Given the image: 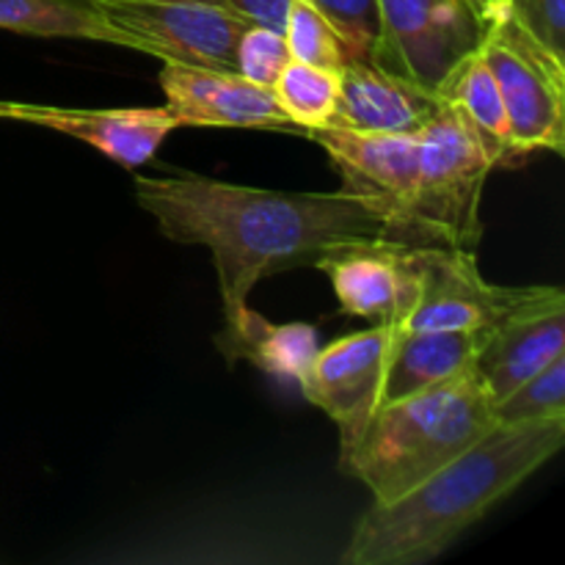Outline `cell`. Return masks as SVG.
<instances>
[{
  "instance_id": "cell-1",
  "label": "cell",
  "mask_w": 565,
  "mask_h": 565,
  "mask_svg": "<svg viewBox=\"0 0 565 565\" xmlns=\"http://www.w3.org/2000/svg\"><path fill=\"white\" fill-rule=\"evenodd\" d=\"M136 199L169 241L213 252L224 320L248 307V292L276 270L315 265L356 243H408L384 202L351 191L296 193L232 185L191 171L136 177Z\"/></svg>"
},
{
  "instance_id": "cell-2",
  "label": "cell",
  "mask_w": 565,
  "mask_h": 565,
  "mask_svg": "<svg viewBox=\"0 0 565 565\" xmlns=\"http://www.w3.org/2000/svg\"><path fill=\"white\" fill-rule=\"evenodd\" d=\"M565 445V417L494 425L417 489L373 502L353 530L345 565H423L450 550Z\"/></svg>"
},
{
  "instance_id": "cell-3",
  "label": "cell",
  "mask_w": 565,
  "mask_h": 565,
  "mask_svg": "<svg viewBox=\"0 0 565 565\" xmlns=\"http://www.w3.org/2000/svg\"><path fill=\"white\" fill-rule=\"evenodd\" d=\"M494 403L472 370L423 392L381 403L340 425V469L392 502L494 428Z\"/></svg>"
},
{
  "instance_id": "cell-4",
  "label": "cell",
  "mask_w": 565,
  "mask_h": 565,
  "mask_svg": "<svg viewBox=\"0 0 565 565\" xmlns=\"http://www.w3.org/2000/svg\"><path fill=\"white\" fill-rule=\"evenodd\" d=\"M494 154L467 116L441 99L434 119L419 130V180L412 221L423 246L475 252L483 237L480 202Z\"/></svg>"
},
{
  "instance_id": "cell-5",
  "label": "cell",
  "mask_w": 565,
  "mask_h": 565,
  "mask_svg": "<svg viewBox=\"0 0 565 565\" xmlns=\"http://www.w3.org/2000/svg\"><path fill=\"white\" fill-rule=\"evenodd\" d=\"M483 55L505 103L513 147L530 152H565V58L530 36L513 17L494 22Z\"/></svg>"
},
{
  "instance_id": "cell-6",
  "label": "cell",
  "mask_w": 565,
  "mask_h": 565,
  "mask_svg": "<svg viewBox=\"0 0 565 565\" xmlns=\"http://www.w3.org/2000/svg\"><path fill=\"white\" fill-rule=\"evenodd\" d=\"M414 298L403 329L480 331L541 298L550 285L502 287L480 274L475 252L452 246H406Z\"/></svg>"
},
{
  "instance_id": "cell-7",
  "label": "cell",
  "mask_w": 565,
  "mask_h": 565,
  "mask_svg": "<svg viewBox=\"0 0 565 565\" xmlns=\"http://www.w3.org/2000/svg\"><path fill=\"white\" fill-rule=\"evenodd\" d=\"M381 44L373 64L439 92L478 53L489 25L469 0H379Z\"/></svg>"
},
{
  "instance_id": "cell-8",
  "label": "cell",
  "mask_w": 565,
  "mask_h": 565,
  "mask_svg": "<svg viewBox=\"0 0 565 565\" xmlns=\"http://www.w3.org/2000/svg\"><path fill=\"white\" fill-rule=\"evenodd\" d=\"M130 39L132 50L163 64L235 70L246 20L207 0H92Z\"/></svg>"
},
{
  "instance_id": "cell-9",
  "label": "cell",
  "mask_w": 565,
  "mask_h": 565,
  "mask_svg": "<svg viewBox=\"0 0 565 565\" xmlns=\"http://www.w3.org/2000/svg\"><path fill=\"white\" fill-rule=\"evenodd\" d=\"M307 138L323 147L334 169L340 171L345 191L384 202L403 221L414 246H423L412 221L419 180V132L412 136L329 125L309 130Z\"/></svg>"
},
{
  "instance_id": "cell-10",
  "label": "cell",
  "mask_w": 565,
  "mask_h": 565,
  "mask_svg": "<svg viewBox=\"0 0 565 565\" xmlns=\"http://www.w3.org/2000/svg\"><path fill=\"white\" fill-rule=\"evenodd\" d=\"M565 353V292L546 287L541 298L508 315L500 323L478 334L469 370L491 403L502 401L513 390L550 367Z\"/></svg>"
},
{
  "instance_id": "cell-11",
  "label": "cell",
  "mask_w": 565,
  "mask_h": 565,
  "mask_svg": "<svg viewBox=\"0 0 565 565\" xmlns=\"http://www.w3.org/2000/svg\"><path fill=\"white\" fill-rule=\"evenodd\" d=\"M166 108L180 127H243V130L301 132L276 103L274 88L257 86L235 70L163 64Z\"/></svg>"
},
{
  "instance_id": "cell-12",
  "label": "cell",
  "mask_w": 565,
  "mask_h": 565,
  "mask_svg": "<svg viewBox=\"0 0 565 565\" xmlns=\"http://www.w3.org/2000/svg\"><path fill=\"white\" fill-rule=\"evenodd\" d=\"M0 116L47 127L88 143L121 169L149 163L160 143L180 130L166 105L160 108H58L36 103H0Z\"/></svg>"
},
{
  "instance_id": "cell-13",
  "label": "cell",
  "mask_w": 565,
  "mask_h": 565,
  "mask_svg": "<svg viewBox=\"0 0 565 565\" xmlns=\"http://www.w3.org/2000/svg\"><path fill=\"white\" fill-rule=\"evenodd\" d=\"M392 337L395 323H375L373 329L340 337L318 348L312 364L298 381L303 397L329 414L337 425L362 417L379 403Z\"/></svg>"
},
{
  "instance_id": "cell-14",
  "label": "cell",
  "mask_w": 565,
  "mask_h": 565,
  "mask_svg": "<svg viewBox=\"0 0 565 565\" xmlns=\"http://www.w3.org/2000/svg\"><path fill=\"white\" fill-rule=\"evenodd\" d=\"M406 246L408 243L342 246L323 254L315 268L331 279L342 312L401 326L414 298V279L403 254Z\"/></svg>"
},
{
  "instance_id": "cell-15",
  "label": "cell",
  "mask_w": 565,
  "mask_h": 565,
  "mask_svg": "<svg viewBox=\"0 0 565 565\" xmlns=\"http://www.w3.org/2000/svg\"><path fill=\"white\" fill-rule=\"evenodd\" d=\"M439 108L441 97L434 88L367 58H345L340 66V103L331 125L417 136Z\"/></svg>"
},
{
  "instance_id": "cell-16",
  "label": "cell",
  "mask_w": 565,
  "mask_h": 565,
  "mask_svg": "<svg viewBox=\"0 0 565 565\" xmlns=\"http://www.w3.org/2000/svg\"><path fill=\"white\" fill-rule=\"evenodd\" d=\"M475 351H478V334H472V331L403 329V326H395V337H392L375 406L401 401V397L423 392L428 386L445 384V381L467 373Z\"/></svg>"
},
{
  "instance_id": "cell-17",
  "label": "cell",
  "mask_w": 565,
  "mask_h": 565,
  "mask_svg": "<svg viewBox=\"0 0 565 565\" xmlns=\"http://www.w3.org/2000/svg\"><path fill=\"white\" fill-rule=\"evenodd\" d=\"M215 342L230 362L243 359V362L257 364L263 373L296 381V384L303 379L320 348L318 331L309 323H270L252 307L226 323Z\"/></svg>"
},
{
  "instance_id": "cell-18",
  "label": "cell",
  "mask_w": 565,
  "mask_h": 565,
  "mask_svg": "<svg viewBox=\"0 0 565 565\" xmlns=\"http://www.w3.org/2000/svg\"><path fill=\"white\" fill-rule=\"evenodd\" d=\"M480 47H483V44H480ZM439 97L456 105V108L467 116L469 125L478 130V136L483 138L489 152L494 154L497 169L522 163L524 158L516 152V147H513L500 86H497V77L494 72H491L489 61H486L483 50L472 53L467 61H461V64L452 70V75L441 83Z\"/></svg>"
},
{
  "instance_id": "cell-19",
  "label": "cell",
  "mask_w": 565,
  "mask_h": 565,
  "mask_svg": "<svg viewBox=\"0 0 565 565\" xmlns=\"http://www.w3.org/2000/svg\"><path fill=\"white\" fill-rule=\"evenodd\" d=\"M0 28L25 36L88 39L130 47V39L110 25L92 0H0Z\"/></svg>"
},
{
  "instance_id": "cell-20",
  "label": "cell",
  "mask_w": 565,
  "mask_h": 565,
  "mask_svg": "<svg viewBox=\"0 0 565 565\" xmlns=\"http://www.w3.org/2000/svg\"><path fill=\"white\" fill-rule=\"evenodd\" d=\"M274 94L287 119L307 136L309 130L329 127L340 103V72L290 58L276 77Z\"/></svg>"
},
{
  "instance_id": "cell-21",
  "label": "cell",
  "mask_w": 565,
  "mask_h": 565,
  "mask_svg": "<svg viewBox=\"0 0 565 565\" xmlns=\"http://www.w3.org/2000/svg\"><path fill=\"white\" fill-rule=\"evenodd\" d=\"M565 417V353L519 390L494 403L497 425L544 423Z\"/></svg>"
},
{
  "instance_id": "cell-22",
  "label": "cell",
  "mask_w": 565,
  "mask_h": 565,
  "mask_svg": "<svg viewBox=\"0 0 565 565\" xmlns=\"http://www.w3.org/2000/svg\"><path fill=\"white\" fill-rule=\"evenodd\" d=\"M285 39L287 47H290V58L303 61V64L340 72V66L348 58L337 31L312 0H290Z\"/></svg>"
},
{
  "instance_id": "cell-23",
  "label": "cell",
  "mask_w": 565,
  "mask_h": 565,
  "mask_svg": "<svg viewBox=\"0 0 565 565\" xmlns=\"http://www.w3.org/2000/svg\"><path fill=\"white\" fill-rule=\"evenodd\" d=\"M340 36L348 58L373 61L381 44L379 0H312Z\"/></svg>"
},
{
  "instance_id": "cell-24",
  "label": "cell",
  "mask_w": 565,
  "mask_h": 565,
  "mask_svg": "<svg viewBox=\"0 0 565 565\" xmlns=\"http://www.w3.org/2000/svg\"><path fill=\"white\" fill-rule=\"evenodd\" d=\"M287 61H290V47H287L285 31L265 25H248L243 31L235 50V72H241L246 81L274 88Z\"/></svg>"
},
{
  "instance_id": "cell-25",
  "label": "cell",
  "mask_w": 565,
  "mask_h": 565,
  "mask_svg": "<svg viewBox=\"0 0 565 565\" xmlns=\"http://www.w3.org/2000/svg\"><path fill=\"white\" fill-rule=\"evenodd\" d=\"M511 17L546 50L565 58V0H511Z\"/></svg>"
},
{
  "instance_id": "cell-26",
  "label": "cell",
  "mask_w": 565,
  "mask_h": 565,
  "mask_svg": "<svg viewBox=\"0 0 565 565\" xmlns=\"http://www.w3.org/2000/svg\"><path fill=\"white\" fill-rule=\"evenodd\" d=\"M218 6L230 9L241 20H246L248 25H265L276 28V31H285L290 0H218Z\"/></svg>"
},
{
  "instance_id": "cell-27",
  "label": "cell",
  "mask_w": 565,
  "mask_h": 565,
  "mask_svg": "<svg viewBox=\"0 0 565 565\" xmlns=\"http://www.w3.org/2000/svg\"><path fill=\"white\" fill-rule=\"evenodd\" d=\"M469 3L478 9V14L483 17L486 25H494V22L511 17V0H469Z\"/></svg>"
},
{
  "instance_id": "cell-28",
  "label": "cell",
  "mask_w": 565,
  "mask_h": 565,
  "mask_svg": "<svg viewBox=\"0 0 565 565\" xmlns=\"http://www.w3.org/2000/svg\"><path fill=\"white\" fill-rule=\"evenodd\" d=\"M207 3H218V0H207Z\"/></svg>"
}]
</instances>
